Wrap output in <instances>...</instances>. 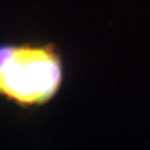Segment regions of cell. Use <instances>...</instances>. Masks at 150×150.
I'll use <instances>...</instances> for the list:
<instances>
[{
	"label": "cell",
	"instance_id": "1",
	"mask_svg": "<svg viewBox=\"0 0 150 150\" xmlns=\"http://www.w3.org/2000/svg\"><path fill=\"white\" fill-rule=\"evenodd\" d=\"M65 64L54 43L0 44V98L22 110L44 106L59 93Z\"/></svg>",
	"mask_w": 150,
	"mask_h": 150
}]
</instances>
